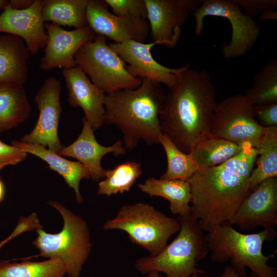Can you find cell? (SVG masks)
<instances>
[{
	"mask_svg": "<svg viewBox=\"0 0 277 277\" xmlns=\"http://www.w3.org/2000/svg\"><path fill=\"white\" fill-rule=\"evenodd\" d=\"M47 41L39 68L49 70L56 68L69 69L76 66L74 55L86 42L93 39L96 34L88 26L66 30L55 24L45 22Z\"/></svg>",
	"mask_w": 277,
	"mask_h": 277,
	"instance_id": "16",
	"label": "cell"
},
{
	"mask_svg": "<svg viewBox=\"0 0 277 277\" xmlns=\"http://www.w3.org/2000/svg\"><path fill=\"white\" fill-rule=\"evenodd\" d=\"M27 156V153L0 140V171L7 166L18 164Z\"/></svg>",
	"mask_w": 277,
	"mask_h": 277,
	"instance_id": "33",
	"label": "cell"
},
{
	"mask_svg": "<svg viewBox=\"0 0 277 277\" xmlns=\"http://www.w3.org/2000/svg\"><path fill=\"white\" fill-rule=\"evenodd\" d=\"M242 145L212 135L204 134L188 153L198 170L220 165L241 150Z\"/></svg>",
	"mask_w": 277,
	"mask_h": 277,
	"instance_id": "24",
	"label": "cell"
},
{
	"mask_svg": "<svg viewBox=\"0 0 277 277\" xmlns=\"http://www.w3.org/2000/svg\"><path fill=\"white\" fill-rule=\"evenodd\" d=\"M67 90V101L73 107H81L84 118L93 130L104 123V98L105 94L95 85L78 66L63 69Z\"/></svg>",
	"mask_w": 277,
	"mask_h": 277,
	"instance_id": "17",
	"label": "cell"
},
{
	"mask_svg": "<svg viewBox=\"0 0 277 277\" xmlns=\"http://www.w3.org/2000/svg\"><path fill=\"white\" fill-rule=\"evenodd\" d=\"M24 232V230L23 227L20 226H16L11 234L5 239L4 240L0 242V249L2 248L11 239L15 238L19 234Z\"/></svg>",
	"mask_w": 277,
	"mask_h": 277,
	"instance_id": "36",
	"label": "cell"
},
{
	"mask_svg": "<svg viewBox=\"0 0 277 277\" xmlns=\"http://www.w3.org/2000/svg\"><path fill=\"white\" fill-rule=\"evenodd\" d=\"M153 42L172 48L177 44L182 27L202 0H144Z\"/></svg>",
	"mask_w": 277,
	"mask_h": 277,
	"instance_id": "12",
	"label": "cell"
},
{
	"mask_svg": "<svg viewBox=\"0 0 277 277\" xmlns=\"http://www.w3.org/2000/svg\"><path fill=\"white\" fill-rule=\"evenodd\" d=\"M258 19L259 20L276 19L277 12L273 9L267 10L259 15Z\"/></svg>",
	"mask_w": 277,
	"mask_h": 277,
	"instance_id": "37",
	"label": "cell"
},
{
	"mask_svg": "<svg viewBox=\"0 0 277 277\" xmlns=\"http://www.w3.org/2000/svg\"><path fill=\"white\" fill-rule=\"evenodd\" d=\"M61 81L53 76L45 79L34 97L39 111L32 130L20 142L42 145L57 153L63 146L58 135V126L62 107Z\"/></svg>",
	"mask_w": 277,
	"mask_h": 277,
	"instance_id": "11",
	"label": "cell"
},
{
	"mask_svg": "<svg viewBox=\"0 0 277 277\" xmlns=\"http://www.w3.org/2000/svg\"><path fill=\"white\" fill-rule=\"evenodd\" d=\"M108 45L125 63H128L126 69L132 76L164 84L167 88L175 83L179 73L190 66L188 64L182 67L170 68L158 63L151 52V48L158 45L156 42L144 43L128 40Z\"/></svg>",
	"mask_w": 277,
	"mask_h": 277,
	"instance_id": "15",
	"label": "cell"
},
{
	"mask_svg": "<svg viewBox=\"0 0 277 277\" xmlns=\"http://www.w3.org/2000/svg\"><path fill=\"white\" fill-rule=\"evenodd\" d=\"M60 213L63 220L61 231L55 234L36 229L32 242L39 255L58 259L65 265L68 277H80L82 267L91 251L90 234L86 222L57 201L47 203Z\"/></svg>",
	"mask_w": 277,
	"mask_h": 277,
	"instance_id": "6",
	"label": "cell"
},
{
	"mask_svg": "<svg viewBox=\"0 0 277 277\" xmlns=\"http://www.w3.org/2000/svg\"><path fill=\"white\" fill-rule=\"evenodd\" d=\"M159 144L164 149L167 161V169L160 179L188 182L198 171L189 155L181 151L163 134L159 136Z\"/></svg>",
	"mask_w": 277,
	"mask_h": 277,
	"instance_id": "30",
	"label": "cell"
},
{
	"mask_svg": "<svg viewBox=\"0 0 277 277\" xmlns=\"http://www.w3.org/2000/svg\"><path fill=\"white\" fill-rule=\"evenodd\" d=\"M5 186L0 177V203L3 201L5 196Z\"/></svg>",
	"mask_w": 277,
	"mask_h": 277,
	"instance_id": "39",
	"label": "cell"
},
{
	"mask_svg": "<svg viewBox=\"0 0 277 277\" xmlns=\"http://www.w3.org/2000/svg\"><path fill=\"white\" fill-rule=\"evenodd\" d=\"M107 37L96 35L76 52V65L105 94L140 86L142 79L132 76L126 64L106 43Z\"/></svg>",
	"mask_w": 277,
	"mask_h": 277,
	"instance_id": "8",
	"label": "cell"
},
{
	"mask_svg": "<svg viewBox=\"0 0 277 277\" xmlns=\"http://www.w3.org/2000/svg\"><path fill=\"white\" fill-rule=\"evenodd\" d=\"M31 109L24 84H0V134L24 122Z\"/></svg>",
	"mask_w": 277,
	"mask_h": 277,
	"instance_id": "22",
	"label": "cell"
},
{
	"mask_svg": "<svg viewBox=\"0 0 277 277\" xmlns=\"http://www.w3.org/2000/svg\"><path fill=\"white\" fill-rule=\"evenodd\" d=\"M253 107L248 97L241 94L217 103L211 118L210 133L238 145L248 143L256 148L266 127L255 120Z\"/></svg>",
	"mask_w": 277,
	"mask_h": 277,
	"instance_id": "10",
	"label": "cell"
},
{
	"mask_svg": "<svg viewBox=\"0 0 277 277\" xmlns=\"http://www.w3.org/2000/svg\"><path fill=\"white\" fill-rule=\"evenodd\" d=\"M82 122L83 128L77 138L70 145L63 147L58 154L77 159L89 170L91 179L99 181L105 177L106 169L101 165L103 156L109 153L115 156L122 155L125 153L126 149L121 140L108 147L100 144L90 124L84 118Z\"/></svg>",
	"mask_w": 277,
	"mask_h": 277,
	"instance_id": "19",
	"label": "cell"
},
{
	"mask_svg": "<svg viewBox=\"0 0 277 277\" xmlns=\"http://www.w3.org/2000/svg\"><path fill=\"white\" fill-rule=\"evenodd\" d=\"M176 219L180 225L177 236L158 254L138 258L134 263L137 271L143 274L162 272L166 277H191L205 273L196 267L197 262L209 251L204 231L190 213Z\"/></svg>",
	"mask_w": 277,
	"mask_h": 277,
	"instance_id": "5",
	"label": "cell"
},
{
	"mask_svg": "<svg viewBox=\"0 0 277 277\" xmlns=\"http://www.w3.org/2000/svg\"><path fill=\"white\" fill-rule=\"evenodd\" d=\"M88 0L42 1L44 22L80 29L88 26L86 9Z\"/></svg>",
	"mask_w": 277,
	"mask_h": 277,
	"instance_id": "25",
	"label": "cell"
},
{
	"mask_svg": "<svg viewBox=\"0 0 277 277\" xmlns=\"http://www.w3.org/2000/svg\"><path fill=\"white\" fill-rule=\"evenodd\" d=\"M138 188L150 196H160L169 202L172 214L184 216L190 213L191 194L188 182L180 180H164L149 177Z\"/></svg>",
	"mask_w": 277,
	"mask_h": 277,
	"instance_id": "23",
	"label": "cell"
},
{
	"mask_svg": "<svg viewBox=\"0 0 277 277\" xmlns=\"http://www.w3.org/2000/svg\"><path fill=\"white\" fill-rule=\"evenodd\" d=\"M105 1L116 15L147 19V10L144 0Z\"/></svg>",
	"mask_w": 277,
	"mask_h": 277,
	"instance_id": "31",
	"label": "cell"
},
{
	"mask_svg": "<svg viewBox=\"0 0 277 277\" xmlns=\"http://www.w3.org/2000/svg\"><path fill=\"white\" fill-rule=\"evenodd\" d=\"M220 277H240V276L231 266L226 265Z\"/></svg>",
	"mask_w": 277,
	"mask_h": 277,
	"instance_id": "38",
	"label": "cell"
},
{
	"mask_svg": "<svg viewBox=\"0 0 277 277\" xmlns=\"http://www.w3.org/2000/svg\"><path fill=\"white\" fill-rule=\"evenodd\" d=\"M8 3V1L0 0V10L4 9Z\"/></svg>",
	"mask_w": 277,
	"mask_h": 277,
	"instance_id": "41",
	"label": "cell"
},
{
	"mask_svg": "<svg viewBox=\"0 0 277 277\" xmlns=\"http://www.w3.org/2000/svg\"><path fill=\"white\" fill-rule=\"evenodd\" d=\"M11 145L46 162L49 168L61 175L67 185L73 189L76 202L78 204L83 202L80 183L82 179H90L91 176L89 170L81 163L66 159L42 145L27 144L16 140L12 141Z\"/></svg>",
	"mask_w": 277,
	"mask_h": 277,
	"instance_id": "20",
	"label": "cell"
},
{
	"mask_svg": "<svg viewBox=\"0 0 277 277\" xmlns=\"http://www.w3.org/2000/svg\"><path fill=\"white\" fill-rule=\"evenodd\" d=\"M258 156L249 179L250 190L262 181L277 177V126L266 127L258 146Z\"/></svg>",
	"mask_w": 277,
	"mask_h": 277,
	"instance_id": "26",
	"label": "cell"
},
{
	"mask_svg": "<svg viewBox=\"0 0 277 277\" xmlns=\"http://www.w3.org/2000/svg\"><path fill=\"white\" fill-rule=\"evenodd\" d=\"M29 51L20 37L0 34V84H24L27 80Z\"/></svg>",
	"mask_w": 277,
	"mask_h": 277,
	"instance_id": "21",
	"label": "cell"
},
{
	"mask_svg": "<svg viewBox=\"0 0 277 277\" xmlns=\"http://www.w3.org/2000/svg\"><path fill=\"white\" fill-rule=\"evenodd\" d=\"M66 268L58 259L41 262H0V277H64Z\"/></svg>",
	"mask_w": 277,
	"mask_h": 277,
	"instance_id": "27",
	"label": "cell"
},
{
	"mask_svg": "<svg viewBox=\"0 0 277 277\" xmlns=\"http://www.w3.org/2000/svg\"><path fill=\"white\" fill-rule=\"evenodd\" d=\"M233 225L243 231L258 227L270 229L276 226V177L262 181L249 191L234 215Z\"/></svg>",
	"mask_w": 277,
	"mask_h": 277,
	"instance_id": "13",
	"label": "cell"
},
{
	"mask_svg": "<svg viewBox=\"0 0 277 277\" xmlns=\"http://www.w3.org/2000/svg\"><path fill=\"white\" fill-rule=\"evenodd\" d=\"M192 14L195 18L196 35L202 33L203 20L207 16L221 17L229 21L231 27L230 40L224 44L221 50L225 58L243 56L253 47L260 33L259 24L242 12L235 0H202Z\"/></svg>",
	"mask_w": 277,
	"mask_h": 277,
	"instance_id": "9",
	"label": "cell"
},
{
	"mask_svg": "<svg viewBox=\"0 0 277 277\" xmlns=\"http://www.w3.org/2000/svg\"><path fill=\"white\" fill-rule=\"evenodd\" d=\"M258 156L250 144L224 163L198 170L188 181L191 199L190 214L202 229L232 226L234 215L250 191L249 179Z\"/></svg>",
	"mask_w": 277,
	"mask_h": 277,
	"instance_id": "1",
	"label": "cell"
},
{
	"mask_svg": "<svg viewBox=\"0 0 277 277\" xmlns=\"http://www.w3.org/2000/svg\"><path fill=\"white\" fill-rule=\"evenodd\" d=\"M204 231L212 261L223 263L230 260L231 266L240 277H277L276 269L268 264L275 252L265 255L262 251L265 241H271L276 236L275 229H264L258 233L245 234L231 225H217Z\"/></svg>",
	"mask_w": 277,
	"mask_h": 277,
	"instance_id": "4",
	"label": "cell"
},
{
	"mask_svg": "<svg viewBox=\"0 0 277 277\" xmlns=\"http://www.w3.org/2000/svg\"><path fill=\"white\" fill-rule=\"evenodd\" d=\"M105 0H88V26L97 35L120 43L128 40L144 43L149 33L147 19L121 16L111 13Z\"/></svg>",
	"mask_w": 277,
	"mask_h": 277,
	"instance_id": "14",
	"label": "cell"
},
{
	"mask_svg": "<svg viewBox=\"0 0 277 277\" xmlns=\"http://www.w3.org/2000/svg\"><path fill=\"white\" fill-rule=\"evenodd\" d=\"M146 277H162L159 275V272L156 271H151L146 274ZM191 277H200L199 274H193Z\"/></svg>",
	"mask_w": 277,
	"mask_h": 277,
	"instance_id": "40",
	"label": "cell"
},
{
	"mask_svg": "<svg viewBox=\"0 0 277 277\" xmlns=\"http://www.w3.org/2000/svg\"><path fill=\"white\" fill-rule=\"evenodd\" d=\"M253 105L277 103V60L269 62L254 77L244 94Z\"/></svg>",
	"mask_w": 277,
	"mask_h": 277,
	"instance_id": "29",
	"label": "cell"
},
{
	"mask_svg": "<svg viewBox=\"0 0 277 277\" xmlns=\"http://www.w3.org/2000/svg\"><path fill=\"white\" fill-rule=\"evenodd\" d=\"M33 2V0H10L8 1V4L13 9L24 10L30 7Z\"/></svg>",
	"mask_w": 277,
	"mask_h": 277,
	"instance_id": "35",
	"label": "cell"
},
{
	"mask_svg": "<svg viewBox=\"0 0 277 277\" xmlns=\"http://www.w3.org/2000/svg\"><path fill=\"white\" fill-rule=\"evenodd\" d=\"M165 93L161 84L142 78L135 89L105 94L104 123L122 132L126 149L136 147L141 141L149 146L159 143V116Z\"/></svg>",
	"mask_w": 277,
	"mask_h": 277,
	"instance_id": "3",
	"label": "cell"
},
{
	"mask_svg": "<svg viewBox=\"0 0 277 277\" xmlns=\"http://www.w3.org/2000/svg\"><path fill=\"white\" fill-rule=\"evenodd\" d=\"M103 228L124 231L132 243L154 256L179 231L180 225L177 219L166 216L151 205L138 202L123 206L113 219L105 222Z\"/></svg>",
	"mask_w": 277,
	"mask_h": 277,
	"instance_id": "7",
	"label": "cell"
},
{
	"mask_svg": "<svg viewBox=\"0 0 277 277\" xmlns=\"http://www.w3.org/2000/svg\"><path fill=\"white\" fill-rule=\"evenodd\" d=\"M254 116L264 127L277 126V103L253 105Z\"/></svg>",
	"mask_w": 277,
	"mask_h": 277,
	"instance_id": "32",
	"label": "cell"
},
{
	"mask_svg": "<svg viewBox=\"0 0 277 277\" xmlns=\"http://www.w3.org/2000/svg\"><path fill=\"white\" fill-rule=\"evenodd\" d=\"M42 15V1L35 0L24 10H16L8 4L0 14V32L21 38L30 54H36L45 47L47 35Z\"/></svg>",
	"mask_w": 277,
	"mask_h": 277,
	"instance_id": "18",
	"label": "cell"
},
{
	"mask_svg": "<svg viewBox=\"0 0 277 277\" xmlns=\"http://www.w3.org/2000/svg\"><path fill=\"white\" fill-rule=\"evenodd\" d=\"M244 13L253 18L263 12L277 8L276 0H235Z\"/></svg>",
	"mask_w": 277,
	"mask_h": 277,
	"instance_id": "34",
	"label": "cell"
},
{
	"mask_svg": "<svg viewBox=\"0 0 277 277\" xmlns=\"http://www.w3.org/2000/svg\"><path fill=\"white\" fill-rule=\"evenodd\" d=\"M215 93L209 74L189 67L168 88L159 116L161 129L184 153L188 154L202 135L210 132Z\"/></svg>",
	"mask_w": 277,
	"mask_h": 277,
	"instance_id": "2",
	"label": "cell"
},
{
	"mask_svg": "<svg viewBox=\"0 0 277 277\" xmlns=\"http://www.w3.org/2000/svg\"><path fill=\"white\" fill-rule=\"evenodd\" d=\"M141 164L129 161L120 164L113 169H106L105 177L98 183V194L108 197L128 192L143 173Z\"/></svg>",
	"mask_w": 277,
	"mask_h": 277,
	"instance_id": "28",
	"label": "cell"
}]
</instances>
